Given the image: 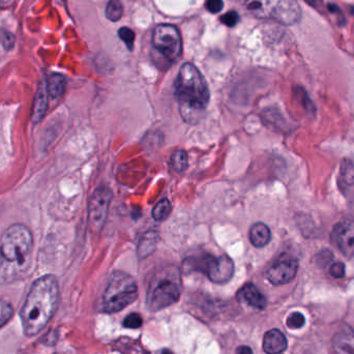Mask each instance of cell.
Here are the masks:
<instances>
[{
    "mask_svg": "<svg viewBox=\"0 0 354 354\" xmlns=\"http://www.w3.org/2000/svg\"><path fill=\"white\" fill-rule=\"evenodd\" d=\"M306 319L305 316L299 312L291 314L288 318H287V326L291 330H299L305 326Z\"/></svg>",
    "mask_w": 354,
    "mask_h": 354,
    "instance_id": "cb8c5ba5",
    "label": "cell"
},
{
    "mask_svg": "<svg viewBox=\"0 0 354 354\" xmlns=\"http://www.w3.org/2000/svg\"><path fill=\"white\" fill-rule=\"evenodd\" d=\"M46 86H47L48 95L52 100H59L64 95V91H66V78L62 74L54 73V74L50 75L48 77Z\"/></svg>",
    "mask_w": 354,
    "mask_h": 354,
    "instance_id": "ac0fdd59",
    "label": "cell"
},
{
    "mask_svg": "<svg viewBox=\"0 0 354 354\" xmlns=\"http://www.w3.org/2000/svg\"><path fill=\"white\" fill-rule=\"evenodd\" d=\"M250 241L256 248H263L270 243L272 233L268 225L263 223H256L250 229Z\"/></svg>",
    "mask_w": 354,
    "mask_h": 354,
    "instance_id": "2e32d148",
    "label": "cell"
},
{
    "mask_svg": "<svg viewBox=\"0 0 354 354\" xmlns=\"http://www.w3.org/2000/svg\"><path fill=\"white\" fill-rule=\"evenodd\" d=\"M14 315L12 306L4 299H0V328L6 326Z\"/></svg>",
    "mask_w": 354,
    "mask_h": 354,
    "instance_id": "7402d4cb",
    "label": "cell"
},
{
    "mask_svg": "<svg viewBox=\"0 0 354 354\" xmlns=\"http://www.w3.org/2000/svg\"><path fill=\"white\" fill-rule=\"evenodd\" d=\"M180 284L177 277H162L151 285L147 295V306L151 311H160L178 301Z\"/></svg>",
    "mask_w": 354,
    "mask_h": 354,
    "instance_id": "52a82bcc",
    "label": "cell"
},
{
    "mask_svg": "<svg viewBox=\"0 0 354 354\" xmlns=\"http://www.w3.org/2000/svg\"><path fill=\"white\" fill-rule=\"evenodd\" d=\"M159 241V234L156 231H149V232L145 233L139 241L138 247H137L139 258L143 259V258L149 257L151 254H153Z\"/></svg>",
    "mask_w": 354,
    "mask_h": 354,
    "instance_id": "e0dca14e",
    "label": "cell"
},
{
    "mask_svg": "<svg viewBox=\"0 0 354 354\" xmlns=\"http://www.w3.org/2000/svg\"><path fill=\"white\" fill-rule=\"evenodd\" d=\"M205 6L208 12L218 14L224 8V1L223 0H206Z\"/></svg>",
    "mask_w": 354,
    "mask_h": 354,
    "instance_id": "83f0119b",
    "label": "cell"
},
{
    "mask_svg": "<svg viewBox=\"0 0 354 354\" xmlns=\"http://www.w3.org/2000/svg\"><path fill=\"white\" fill-rule=\"evenodd\" d=\"M48 97L49 95H48L47 86L45 83H41L33 102L32 114H31V120L33 124H39L45 116L48 108Z\"/></svg>",
    "mask_w": 354,
    "mask_h": 354,
    "instance_id": "9a60e30c",
    "label": "cell"
},
{
    "mask_svg": "<svg viewBox=\"0 0 354 354\" xmlns=\"http://www.w3.org/2000/svg\"><path fill=\"white\" fill-rule=\"evenodd\" d=\"M237 297H239L241 303L245 304L250 307L255 308V309L263 310L266 309V305H268L266 297L260 292L259 289L255 285L251 284V283L245 284L239 291Z\"/></svg>",
    "mask_w": 354,
    "mask_h": 354,
    "instance_id": "7c38bea8",
    "label": "cell"
},
{
    "mask_svg": "<svg viewBox=\"0 0 354 354\" xmlns=\"http://www.w3.org/2000/svg\"><path fill=\"white\" fill-rule=\"evenodd\" d=\"M59 301V286L53 274H46L31 285L20 311L23 332L26 337L41 333L55 314Z\"/></svg>",
    "mask_w": 354,
    "mask_h": 354,
    "instance_id": "6da1fadb",
    "label": "cell"
},
{
    "mask_svg": "<svg viewBox=\"0 0 354 354\" xmlns=\"http://www.w3.org/2000/svg\"><path fill=\"white\" fill-rule=\"evenodd\" d=\"M142 324V317L138 313L130 314L124 320V328H131V330H137V328H141Z\"/></svg>",
    "mask_w": 354,
    "mask_h": 354,
    "instance_id": "d4e9b609",
    "label": "cell"
},
{
    "mask_svg": "<svg viewBox=\"0 0 354 354\" xmlns=\"http://www.w3.org/2000/svg\"><path fill=\"white\" fill-rule=\"evenodd\" d=\"M330 274L334 278L340 279L345 276V266L342 262H336L330 266Z\"/></svg>",
    "mask_w": 354,
    "mask_h": 354,
    "instance_id": "f1b7e54d",
    "label": "cell"
},
{
    "mask_svg": "<svg viewBox=\"0 0 354 354\" xmlns=\"http://www.w3.org/2000/svg\"><path fill=\"white\" fill-rule=\"evenodd\" d=\"M332 239L345 257L354 258V218L340 221L334 227Z\"/></svg>",
    "mask_w": 354,
    "mask_h": 354,
    "instance_id": "8fae6325",
    "label": "cell"
},
{
    "mask_svg": "<svg viewBox=\"0 0 354 354\" xmlns=\"http://www.w3.org/2000/svg\"><path fill=\"white\" fill-rule=\"evenodd\" d=\"M241 2L253 16L283 25L297 24L303 17V10L297 0H241Z\"/></svg>",
    "mask_w": 354,
    "mask_h": 354,
    "instance_id": "277c9868",
    "label": "cell"
},
{
    "mask_svg": "<svg viewBox=\"0 0 354 354\" xmlns=\"http://www.w3.org/2000/svg\"><path fill=\"white\" fill-rule=\"evenodd\" d=\"M106 17L109 19L112 22L122 19V14H124V6L120 0H110L106 6Z\"/></svg>",
    "mask_w": 354,
    "mask_h": 354,
    "instance_id": "44dd1931",
    "label": "cell"
},
{
    "mask_svg": "<svg viewBox=\"0 0 354 354\" xmlns=\"http://www.w3.org/2000/svg\"><path fill=\"white\" fill-rule=\"evenodd\" d=\"M138 297V286L132 276L116 270L110 277L102 299V311L116 313L126 309Z\"/></svg>",
    "mask_w": 354,
    "mask_h": 354,
    "instance_id": "5b68a950",
    "label": "cell"
},
{
    "mask_svg": "<svg viewBox=\"0 0 354 354\" xmlns=\"http://www.w3.org/2000/svg\"><path fill=\"white\" fill-rule=\"evenodd\" d=\"M221 22L226 25V26L234 27L239 22V12H235V10H230V12H226V14L221 17Z\"/></svg>",
    "mask_w": 354,
    "mask_h": 354,
    "instance_id": "484cf974",
    "label": "cell"
},
{
    "mask_svg": "<svg viewBox=\"0 0 354 354\" xmlns=\"http://www.w3.org/2000/svg\"><path fill=\"white\" fill-rule=\"evenodd\" d=\"M185 266L189 270L206 274L212 282L225 284L232 279L235 266L229 256L216 257L212 254L192 256L185 260Z\"/></svg>",
    "mask_w": 354,
    "mask_h": 354,
    "instance_id": "8992f818",
    "label": "cell"
},
{
    "mask_svg": "<svg viewBox=\"0 0 354 354\" xmlns=\"http://www.w3.org/2000/svg\"><path fill=\"white\" fill-rule=\"evenodd\" d=\"M111 199L112 193L107 187L102 185L93 192L88 205V225L93 232L100 233L103 229Z\"/></svg>",
    "mask_w": 354,
    "mask_h": 354,
    "instance_id": "9c48e42d",
    "label": "cell"
},
{
    "mask_svg": "<svg viewBox=\"0 0 354 354\" xmlns=\"http://www.w3.org/2000/svg\"><path fill=\"white\" fill-rule=\"evenodd\" d=\"M176 97L183 120L196 124L209 103L210 93L203 75L187 62L179 68L176 81Z\"/></svg>",
    "mask_w": 354,
    "mask_h": 354,
    "instance_id": "3957f363",
    "label": "cell"
},
{
    "mask_svg": "<svg viewBox=\"0 0 354 354\" xmlns=\"http://www.w3.org/2000/svg\"><path fill=\"white\" fill-rule=\"evenodd\" d=\"M153 47L167 62H174L183 52V39L174 25L160 24L153 32Z\"/></svg>",
    "mask_w": 354,
    "mask_h": 354,
    "instance_id": "ba28073f",
    "label": "cell"
},
{
    "mask_svg": "<svg viewBox=\"0 0 354 354\" xmlns=\"http://www.w3.org/2000/svg\"><path fill=\"white\" fill-rule=\"evenodd\" d=\"M333 347L337 354H354V332L349 326L339 330L333 338Z\"/></svg>",
    "mask_w": 354,
    "mask_h": 354,
    "instance_id": "5bb4252c",
    "label": "cell"
},
{
    "mask_svg": "<svg viewBox=\"0 0 354 354\" xmlns=\"http://www.w3.org/2000/svg\"><path fill=\"white\" fill-rule=\"evenodd\" d=\"M170 166L176 172H183L187 167V155L183 149H177L170 157Z\"/></svg>",
    "mask_w": 354,
    "mask_h": 354,
    "instance_id": "ffe728a7",
    "label": "cell"
},
{
    "mask_svg": "<svg viewBox=\"0 0 354 354\" xmlns=\"http://www.w3.org/2000/svg\"><path fill=\"white\" fill-rule=\"evenodd\" d=\"M287 348V339L281 330H270L264 335L263 351L268 354H281Z\"/></svg>",
    "mask_w": 354,
    "mask_h": 354,
    "instance_id": "4fadbf2b",
    "label": "cell"
},
{
    "mask_svg": "<svg viewBox=\"0 0 354 354\" xmlns=\"http://www.w3.org/2000/svg\"><path fill=\"white\" fill-rule=\"evenodd\" d=\"M32 233L22 224L6 229L0 239V280L12 282L26 272L32 253Z\"/></svg>",
    "mask_w": 354,
    "mask_h": 354,
    "instance_id": "7a4b0ae2",
    "label": "cell"
},
{
    "mask_svg": "<svg viewBox=\"0 0 354 354\" xmlns=\"http://www.w3.org/2000/svg\"><path fill=\"white\" fill-rule=\"evenodd\" d=\"M237 354H253V351L249 346H239L236 351Z\"/></svg>",
    "mask_w": 354,
    "mask_h": 354,
    "instance_id": "f546056e",
    "label": "cell"
},
{
    "mask_svg": "<svg viewBox=\"0 0 354 354\" xmlns=\"http://www.w3.org/2000/svg\"><path fill=\"white\" fill-rule=\"evenodd\" d=\"M118 37L122 39V41L126 44L129 49L133 50L136 35H135V32L132 29L129 28V27H122V28L118 30Z\"/></svg>",
    "mask_w": 354,
    "mask_h": 354,
    "instance_id": "603a6c76",
    "label": "cell"
},
{
    "mask_svg": "<svg viewBox=\"0 0 354 354\" xmlns=\"http://www.w3.org/2000/svg\"><path fill=\"white\" fill-rule=\"evenodd\" d=\"M299 261L289 254H282L266 270V278L272 285H284L297 277Z\"/></svg>",
    "mask_w": 354,
    "mask_h": 354,
    "instance_id": "30bf717a",
    "label": "cell"
},
{
    "mask_svg": "<svg viewBox=\"0 0 354 354\" xmlns=\"http://www.w3.org/2000/svg\"><path fill=\"white\" fill-rule=\"evenodd\" d=\"M172 205L171 202L169 200L164 199L160 200L157 204H156L155 207L153 208V212H151V216L155 218L157 222H163L165 221L168 216L171 214Z\"/></svg>",
    "mask_w": 354,
    "mask_h": 354,
    "instance_id": "d6986e66",
    "label": "cell"
},
{
    "mask_svg": "<svg viewBox=\"0 0 354 354\" xmlns=\"http://www.w3.org/2000/svg\"><path fill=\"white\" fill-rule=\"evenodd\" d=\"M0 41H1L2 46L6 48V50H10L14 47L16 39H15L14 35L8 32V31H2V32L0 33Z\"/></svg>",
    "mask_w": 354,
    "mask_h": 354,
    "instance_id": "4316f807",
    "label": "cell"
}]
</instances>
